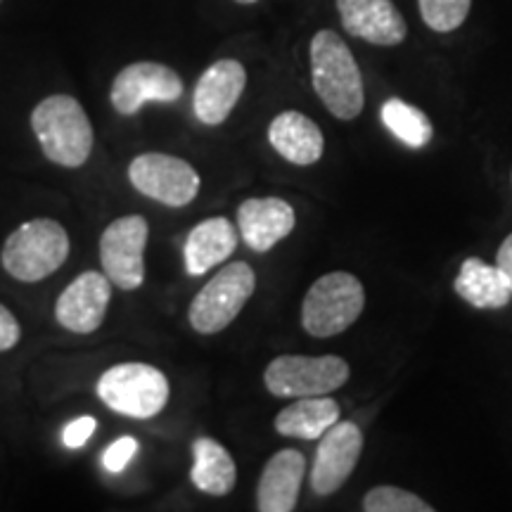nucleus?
<instances>
[{
  "label": "nucleus",
  "mask_w": 512,
  "mask_h": 512,
  "mask_svg": "<svg viewBox=\"0 0 512 512\" xmlns=\"http://www.w3.org/2000/svg\"><path fill=\"white\" fill-rule=\"evenodd\" d=\"M313 91L332 117L351 121L363 112L366 93L358 62L342 36L323 29L311 38Z\"/></svg>",
  "instance_id": "nucleus-1"
},
{
  "label": "nucleus",
  "mask_w": 512,
  "mask_h": 512,
  "mask_svg": "<svg viewBox=\"0 0 512 512\" xmlns=\"http://www.w3.org/2000/svg\"><path fill=\"white\" fill-rule=\"evenodd\" d=\"M31 128L48 162L79 169L93 152V124L72 95H48L31 112Z\"/></svg>",
  "instance_id": "nucleus-2"
},
{
  "label": "nucleus",
  "mask_w": 512,
  "mask_h": 512,
  "mask_svg": "<svg viewBox=\"0 0 512 512\" xmlns=\"http://www.w3.org/2000/svg\"><path fill=\"white\" fill-rule=\"evenodd\" d=\"M69 235L53 219H31L12 230L5 240L0 261L19 283H38L60 271L69 256Z\"/></svg>",
  "instance_id": "nucleus-3"
},
{
  "label": "nucleus",
  "mask_w": 512,
  "mask_h": 512,
  "mask_svg": "<svg viewBox=\"0 0 512 512\" xmlns=\"http://www.w3.org/2000/svg\"><path fill=\"white\" fill-rule=\"evenodd\" d=\"M363 306H366V290L354 273H325L306 292L302 328L311 337H335L356 323Z\"/></svg>",
  "instance_id": "nucleus-4"
},
{
  "label": "nucleus",
  "mask_w": 512,
  "mask_h": 512,
  "mask_svg": "<svg viewBox=\"0 0 512 512\" xmlns=\"http://www.w3.org/2000/svg\"><path fill=\"white\" fill-rule=\"evenodd\" d=\"M95 389L107 408L136 420L155 418L171 396L166 375L150 363H119L107 368Z\"/></svg>",
  "instance_id": "nucleus-5"
},
{
  "label": "nucleus",
  "mask_w": 512,
  "mask_h": 512,
  "mask_svg": "<svg viewBox=\"0 0 512 512\" xmlns=\"http://www.w3.org/2000/svg\"><path fill=\"white\" fill-rule=\"evenodd\" d=\"M256 290L254 268L247 261H233L223 266L207 285L197 292L188 309L192 330L200 335H216L226 330Z\"/></svg>",
  "instance_id": "nucleus-6"
},
{
  "label": "nucleus",
  "mask_w": 512,
  "mask_h": 512,
  "mask_svg": "<svg viewBox=\"0 0 512 512\" xmlns=\"http://www.w3.org/2000/svg\"><path fill=\"white\" fill-rule=\"evenodd\" d=\"M351 368L339 356H294L273 358L264 370V384L280 399L325 396L349 382Z\"/></svg>",
  "instance_id": "nucleus-7"
},
{
  "label": "nucleus",
  "mask_w": 512,
  "mask_h": 512,
  "mask_svg": "<svg viewBox=\"0 0 512 512\" xmlns=\"http://www.w3.org/2000/svg\"><path fill=\"white\" fill-rule=\"evenodd\" d=\"M128 181L140 195L166 207H185L200 192V174L181 157L145 152L128 164Z\"/></svg>",
  "instance_id": "nucleus-8"
},
{
  "label": "nucleus",
  "mask_w": 512,
  "mask_h": 512,
  "mask_svg": "<svg viewBox=\"0 0 512 512\" xmlns=\"http://www.w3.org/2000/svg\"><path fill=\"white\" fill-rule=\"evenodd\" d=\"M150 228L143 216H121L102 230L100 261L102 273L119 290L133 292L145 283V247Z\"/></svg>",
  "instance_id": "nucleus-9"
},
{
  "label": "nucleus",
  "mask_w": 512,
  "mask_h": 512,
  "mask_svg": "<svg viewBox=\"0 0 512 512\" xmlns=\"http://www.w3.org/2000/svg\"><path fill=\"white\" fill-rule=\"evenodd\" d=\"M183 95V79L162 62H133L114 76L110 102L121 117H133L147 102H176Z\"/></svg>",
  "instance_id": "nucleus-10"
},
{
  "label": "nucleus",
  "mask_w": 512,
  "mask_h": 512,
  "mask_svg": "<svg viewBox=\"0 0 512 512\" xmlns=\"http://www.w3.org/2000/svg\"><path fill=\"white\" fill-rule=\"evenodd\" d=\"M363 453V432L356 422H335L320 437L311 470V489L318 496H332L356 470Z\"/></svg>",
  "instance_id": "nucleus-11"
},
{
  "label": "nucleus",
  "mask_w": 512,
  "mask_h": 512,
  "mask_svg": "<svg viewBox=\"0 0 512 512\" xmlns=\"http://www.w3.org/2000/svg\"><path fill=\"white\" fill-rule=\"evenodd\" d=\"M112 283L105 273L86 271L64 287L55 304V320L74 335H91L105 323Z\"/></svg>",
  "instance_id": "nucleus-12"
},
{
  "label": "nucleus",
  "mask_w": 512,
  "mask_h": 512,
  "mask_svg": "<svg viewBox=\"0 0 512 512\" xmlns=\"http://www.w3.org/2000/svg\"><path fill=\"white\" fill-rule=\"evenodd\" d=\"M247 86V69L238 60H219L207 67L192 93L195 117L207 126H219L235 110Z\"/></svg>",
  "instance_id": "nucleus-13"
},
{
  "label": "nucleus",
  "mask_w": 512,
  "mask_h": 512,
  "mask_svg": "<svg viewBox=\"0 0 512 512\" xmlns=\"http://www.w3.org/2000/svg\"><path fill=\"white\" fill-rule=\"evenodd\" d=\"M337 12L347 34L373 46L392 48L408 36L406 19L392 0H337Z\"/></svg>",
  "instance_id": "nucleus-14"
},
{
  "label": "nucleus",
  "mask_w": 512,
  "mask_h": 512,
  "mask_svg": "<svg viewBox=\"0 0 512 512\" xmlns=\"http://www.w3.org/2000/svg\"><path fill=\"white\" fill-rule=\"evenodd\" d=\"M297 226L292 204L280 197H252L238 207V228L249 249L264 254Z\"/></svg>",
  "instance_id": "nucleus-15"
},
{
  "label": "nucleus",
  "mask_w": 512,
  "mask_h": 512,
  "mask_svg": "<svg viewBox=\"0 0 512 512\" xmlns=\"http://www.w3.org/2000/svg\"><path fill=\"white\" fill-rule=\"evenodd\" d=\"M306 460L294 448H283L268 460L261 472L256 503L261 512H292L302 491Z\"/></svg>",
  "instance_id": "nucleus-16"
},
{
  "label": "nucleus",
  "mask_w": 512,
  "mask_h": 512,
  "mask_svg": "<svg viewBox=\"0 0 512 512\" xmlns=\"http://www.w3.org/2000/svg\"><path fill=\"white\" fill-rule=\"evenodd\" d=\"M268 143L285 162L297 166L316 164L325 152V138L316 121L302 112L287 110L268 126Z\"/></svg>",
  "instance_id": "nucleus-17"
},
{
  "label": "nucleus",
  "mask_w": 512,
  "mask_h": 512,
  "mask_svg": "<svg viewBox=\"0 0 512 512\" xmlns=\"http://www.w3.org/2000/svg\"><path fill=\"white\" fill-rule=\"evenodd\" d=\"M238 247V233L235 226L223 216H214L197 223L185 238L183 261L185 271L190 275H204L211 268L223 264Z\"/></svg>",
  "instance_id": "nucleus-18"
},
{
  "label": "nucleus",
  "mask_w": 512,
  "mask_h": 512,
  "mask_svg": "<svg viewBox=\"0 0 512 512\" xmlns=\"http://www.w3.org/2000/svg\"><path fill=\"white\" fill-rule=\"evenodd\" d=\"M339 422V403L325 396H302L275 415V432L283 437L316 441Z\"/></svg>",
  "instance_id": "nucleus-19"
},
{
  "label": "nucleus",
  "mask_w": 512,
  "mask_h": 512,
  "mask_svg": "<svg viewBox=\"0 0 512 512\" xmlns=\"http://www.w3.org/2000/svg\"><path fill=\"white\" fill-rule=\"evenodd\" d=\"M190 479L202 494L228 496L238 482V467L226 446L211 437H200L192 444Z\"/></svg>",
  "instance_id": "nucleus-20"
},
{
  "label": "nucleus",
  "mask_w": 512,
  "mask_h": 512,
  "mask_svg": "<svg viewBox=\"0 0 512 512\" xmlns=\"http://www.w3.org/2000/svg\"><path fill=\"white\" fill-rule=\"evenodd\" d=\"M453 287L460 299H465L475 309H503L512 299L508 280L503 278L498 266L486 264L479 256H470L460 264Z\"/></svg>",
  "instance_id": "nucleus-21"
},
{
  "label": "nucleus",
  "mask_w": 512,
  "mask_h": 512,
  "mask_svg": "<svg viewBox=\"0 0 512 512\" xmlns=\"http://www.w3.org/2000/svg\"><path fill=\"white\" fill-rule=\"evenodd\" d=\"M382 124L394 138L408 147H425L434 136V126L425 112L399 98H389L380 110Z\"/></svg>",
  "instance_id": "nucleus-22"
},
{
  "label": "nucleus",
  "mask_w": 512,
  "mask_h": 512,
  "mask_svg": "<svg viewBox=\"0 0 512 512\" xmlns=\"http://www.w3.org/2000/svg\"><path fill=\"white\" fill-rule=\"evenodd\" d=\"M366 512H432L430 503L399 486H375L363 496Z\"/></svg>",
  "instance_id": "nucleus-23"
},
{
  "label": "nucleus",
  "mask_w": 512,
  "mask_h": 512,
  "mask_svg": "<svg viewBox=\"0 0 512 512\" xmlns=\"http://www.w3.org/2000/svg\"><path fill=\"white\" fill-rule=\"evenodd\" d=\"M425 24L437 34L456 31L470 15L472 0H418Z\"/></svg>",
  "instance_id": "nucleus-24"
},
{
  "label": "nucleus",
  "mask_w": 512,
  "mask_h": 512,
  "mask_svg": "<svg viewBox=\"0 0 512 512\" xmlns=\"http://www.w3.org/2000/svg\"><path fill=\"white\" fill-rule=\"evenodd\" d=\"M138 441L133 437H121L114 441L112 446H107V451L102 453V465L107 472H121L131 463V458L136 456Z\"/></svg>",
  "instance_id": "nucleus-25"
},
{
  "label": "nucleus",
  "mask_w": 512,
  "mask_h": 512,
  "mask_svg": "<svg viewBox=\"0 0 512 512\" xmlns=\"http://www.w3.org/2000/svg\"><path fill=\"white\" fill-rule=\"evenodd\" d=\"M95 427H98V420H95L93 415H81V418L72 420L62 430V444L72 448V451L74 448L86 446V441L95 434Z\"/></svg>",
  "instance_id": "nucleus-26"
},
{
  "label": "nucleus",
  "mask_w": 512,
  "mask_h": 512,
  "mask_svg": "<svg viewBox=\"0 0 512 512\" xmlns=\"http://www.w3.org/2000/svg\"><path fill=\"white\" fill-rule=\"evenodd\" d=\"M19 339H22L19 320L8 306L0 304V351H10L12 347H17Z\"/></svg>",
  "instance_id": "nucleus-27"
},
{
  "label": "nucleus",
  "mask_w": 512,
  "mask_h": 512,
  "mask_svg": "<svg viewBox=\"0 0 512 512\" xmlns=\"http://www.w3.org/2000/svg\"><path fill=\"white\" fill-rule=\"evenodd\" d=\"M496 266H498V271L503 273V278L508 280V285H510V290H512V233L503 240V245L498 247Z\"/></svg>",
  "instance_id": "nucleus-28"
},
{
  "label": "nucleus",
  "mask_w": 512,
  "mask_h": 512,
  "mask_svg": "<svg viewBox=\"0 0 512 512\" xmlns=\"http://www.w3.org/2000/svg\"><path fill=\"white\" fill-rule=\"evenodd\" d=\"M235 3H240V5H252V3H256V0H235Z\"/></svg>",
  "instance_id": "nucleus-29"
}]
</instances>
